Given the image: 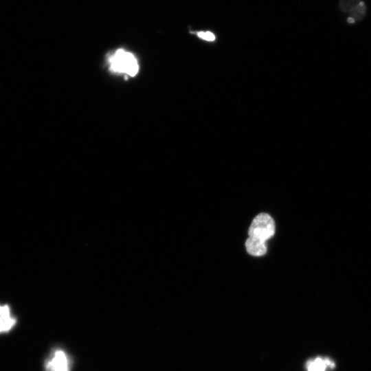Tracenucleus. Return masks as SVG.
I'll return each mask as SVG.
<instances>
[{"instance_id":"20e7f679","label":"nucleus","mask_w":371,"mask_h":371,"mask_svg":"<svg viewBox=\"0 0 371 371\" xmlns=\"http://www.w3.org/2000/svg\"><path fill=\"white\" fill-rule=\"evenodd\" d=\"M16 323L8 305H0V333L10 330Z\"/></svg>"},{"instance_id":"7ed1b4c3","label":"nucleus","mask_w":371,"mask_h":371,"mask_svg":"<svg viewBox=\"0 0 371 371\" xmlns=\"http://www.w3.org/2000/svg\"><path fill=\"white\" fill-rule=\"evenodd\" d=\"M47 371H69L68 361L65 352L57 350L54 357L46 364Z\"/></svg>"},{"instance_id":"39448f33","label":"nucleus","mask_w":371,"mask_h":371,"mask_svg":"<svg viewBox=\"0 0 371 371\" xmlns=\"http://www.w3.org/2000/svg\"><path fill=\"white\" fill-rule=\"evenodd\" d=\"M334 366V363L327 358L317 357L306 363L308 371H326V369Z\"/></svg>"},{"instance_id":"423d86ee","label":"nucleus","mask_w":371,"mask_h":371,"mask_svg":"<svg viewBox=\"0 0 371 371\" xmlns=\"http://www.w3.org/2000/svg\"><path fill=\"white\" fill-rule=\"evenodd\" d=\"M361 1V0H340L339 8L344 13H350L358 6Z\"/></svg>"},{"instance_id":"f03ea898","label":"nucleus","mask_w":371,"mask_h":371,"mask_svg":"<svg viewBox=\"0 0 371 371\" xmlns=\"http://www.w3.org/2000/svg\"><path fill=\"white\" fill-rule=\"evenodd\" d=\"M109 69L114 73L128 76H135L139 71V64L135 56L123 49H117L109 56Z\"/></svg>"},{"instance_id":"f257e3e1","label":"nucleus","mask_w":371,"mask_h":371,"mask_svg":"<svg viewBox=\"0 0 371 371\" xmlns=\"http://www.w3.org/2000/svg\"><path fill=\"white\" fill-rule=\"evenodd\" d=\"M275 233V223L268 214L260 213L253 220L245 242L247 252L255 256H263L267 252L266 241Z\"/></svg>"},{"instance_id":"0eeeda50","label":"nucleus","mask_w":371,"mask_h":371,"mask_svg":"<svg viewBox=\"0 0 371 371\" xmlns=\"http://www.w3.org/2000/svg\"><path fill=\"white\" fill-rule=\"evenodd\" d=\"M350 16L354 22L360 21L364 19L366 14V5L363 1H361L358 6L350 13Z\"/></svg>"},{"instance_id":"6e6552de","label":"nucleus","mask_w":371,"mask_h":371,"mask_svg":"<svg viewBox=\"0 0 371 371\" xmlns=\"http://www.w3.org/2000/svg\"><path fill=\"white\" fill-rule=\"evenodd\" d=\"M197 36L205 41H213L215 40V36L213 33L211 32L207 31V32H199L197 33Z\"/></svg>"}]
</instances>
